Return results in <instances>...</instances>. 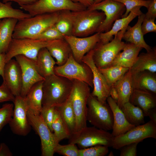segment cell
Returning <instances> with one entry per match:
<instances>
[{
  "mask_svg": "<svg viewBox=\"0 0 156 156\" xmlns=\"http://www.w3.org/2000/svg\"><path fill=\"white\" fill-rule=\"evenodd\" d=\"M43 81L38 82L30 89L24 97L28 112L34 114H40L42 107Z\"/></svg>",
  "mask_w": 156,
  "mask_h": 156,
  "instance_id": "obj_25",
  "label": "cell"
},
{
  "mask_svg": "<svg viewBox=\"0 0 156 156\" xmlns=\"http://www.w3.org/2000/svg\"><path fill=\"white\" fill-rule=\"evenodd\" d=\"M144 16L145 14L142 13L138 16V21L134 25L133 27L128 26L123 34L122 39L149 51L152 48L145 42L141 29V25Z\"/></svg>",
  "mask_w": 156,
  "mask_h": 156,
  "instance_id": "obj_22",
  "label": "cell"
},
{
  "mask_svg": "<svg viewBox=\"0 0 156 156\" xmlns=\"http://www.w3.org/2000/svg\"><path fill=\"white\" fill-rule=\"evenodd\" d=\"M121 109L130 124L137 126L144 123V116L142 110L129 101L125 103Z\"/></svg>",
  "mask_w": 156,
  "mask_h": 156,
  "instance_id": "obj_31",
  "label": "cell"
},
{
  "mask_svg": "<svg viewBox=\"0 0 156 156\" xmlns=\"http://www.w3.org/2000/svg\"><path fill=\"white\" fill-rule=\"evenodd\" d=\"M59 12L38 14L18 20L14 29L12 38H34L55 24L58 20Z\"/></svg>",
  "mask_w": 156,
  "mask_h": 156,
  "instance_id": "obj_2",
  "label": "cell"
},
{
  "mask_svg": "<svg viewBox=\"0 0 156 156\" xmlns=\"http://www.w3.org/2000/svg\"><path fill=\"white\" fill-rule=\"evenodd\" d=\"M12 5L10 1L3 3L0 1V20L10 18L19 20L32 16L28 13H24L20 9L14 8Z\"/></svg>",
  "mask_w": 156,
  "mask_h": 156,
  "instance_id": "obj_36",
  "label": "cell"
},
{
  "mask_svg": "<svg viewBox=\"0 0 156 156\" xmlns=\"http://www.w3.org/2000/svg\"><path fill=\"white\" fill-rule=\"evenodd\" d=\"M3 80L15 96L20 95L22 75L20 66L16 60L12 59L6 63Z\"/></svg>",
  "mask_w": 156,
  "mask_h": 156,
  "instance_id": "obj_19",
  "label": "cell"
},
{
  "mask_svg": "<svg viewBox=\"0 0 156 156\" xmlns=\"http://www.w3.org/2000/svg\"><path fill=\"white\" fill-rule=\"evenodd\" d=\"M20 6L21 8L28 12L32 16L63 10L75 11L87 8L82 5L73 2L70 0H38L32 4Z\"/></svg>",
  "mask_w": 156,
  "mask_h": 156,
  "instance_id": "obj_10",
  "label": "cell"
},
{
  "mask_svg": "<svg viewBox=\"0 0 156 156\" xmlns=\"http://www.w3.org/2000/svg\"><path fill=\"white\" fill-rule=\"evenodd\" d=\"M110 96L117 103L118 100V95L116 89L113 86H112L111 87L110 92Z\"/></svg>",
  "mask_w": 156,
  "mask_h": 156,
  "instance_id": "obj_51",
  "label": "cell"
},
{
  "mask_svg": "<svg viewBox=\"0 0 156 156\" xmlns=\"http://www.w3.org/2000/svg\"><path fill=\"white\" fill-rule=\"evenodd\" d=\"M141 7L137 6L134 8L127 17L121 18L116 21L108 31L100 33L99 42L105 44L109 42L113 38L114 36L120 31L126 28L134 18L142 13L140 10Z\"/></svg>",
  "mask_w": 156,
  "mask_h": 156,
  "instance_id": "obj_21",
  "label": "cell"
},
{
  "mask_svg": "<svg viewBox=\"0 0 156 156\" xmlns=\"http://www.w3.org/2000/svg\"><path fill=\"white\" fill-rule=\"evenodd\" d=\"M18 21L16 18H10L0 20V54L7 51Z\"/></svg>",
  "mask_w": 156,
  "mask_h": 156,
  "instance_id": "obj_30",
  "label": "cell"
},
{
  "mask_svg": "<svg viewBox=\"0 0 156 156\" xmlns=\"http://www.w3.org/2000/svg\"><path fill=\"white\" fill-rule=\"evenodd\" d=\"M51 127L53 132L59 142L62 140L69 138L70 135L59 110L56 107Z\"/></svg>",
  "mask_w": 156,
  "mask_h": 156,
  "instance_id": "obj_35",
  "label": "cell"
},
{
  "mask_svg": "<svg viewBox=\"0 0 156 156\" xmlns=\"http://www.w3.org/2000/svg\"><path fill=\"white\" fill-rule=\"evenodd\" d=\"M142 49L132 43H125L122 51L118 54L110 66L117 65L130 69L136 61Z\"/></svg>",
  "mask_w": 156,
  "mask_h": 156,
  "instance_id": "obj_26",
  "label": "cell"
},
{
  "mask_svg": "<svg viewBox=\"0 0 156 156\" xmlns=\"http://www.w3.org/2000/svg\"><path fill=\"white\" fill-rule=\"evenodd\" d=\"M35 62L38 73L44 79L55 74L56 62L46 47L40 50Z\"/></svg>",
  "mask_w": 156,
  "mask_h": 156,
  "instance_id": "obj_29",
  "label": "cell"
},
{
  "mask_svg": "<svg viewBox=\"0 0 156 156\" xmlns=\"http://www.w3.org/2000/svg\"><path fill=\"white\" fill-rule=\"evenodd\" d=\"M46 48L59 66L64 64L72 53L70 45L64 38L49 41Z\"/></svg>",
  "mask_w": 156,
  "mask_h": 156,
  "instance_id": "obj_23",
  "label": "cell"
},
{
  "mask_svg": "<svg viewBox=\"0 0 156 156\" xmlns=\"http://www.w3.org/2000/svg\"><path fill=\"white\" fill-rule=\"evenodd\" d=\"M72 87V80L55 74L46 78L43 83L42 105H62L69 99Z\"/></svg>",
  "mask_w": 156,
  "mask_h": 156,
  "instance_id": "obj_1",
  "label": "cell"
},
{
  "mask_svg": "<svg viewBox=\"0 0 156 156\" xmlns=\"http://www.w3.org/2000/svg\"><path fill=\"white\" fill-rule=\"evenodd\" d=\"M12 154L8 147L4 143L0 144V156H11Z\"/></svg>",
  "mask_w": 156,
  "mask_h": 156,
  "instance_id": "obj_47",
  "label": "cell"
},
{
  "mask_svg": "<svg viewBox=\"0 0 156 156\" xmlns=\"http://www.w3.org/2000/svg\"><path fill=\"white\" fill-rule=\"evenodd\" d=\"M126 28L119 31L109 42L102 44L98 42L93 49L94 62L98 69L111 66L118 54L122 51L125 43L122 41Z\"/></svg>",
  "mask_w": 156,
  "mask_h": 156,
  "instance_id": "obj_5",
  "label": "cell"
},
{
  "mask_svg": "<svg viewBox=\"0 0 156 156\" xmlns=\"http://www.w3.org/2000/svg\"><path fill=\"white\" fill-rule=\"evenodd\" d=\"M73 24L72 35L78 37L89 36L96 33L105 18L103 12L86 9L72 11Z\"/></svg>",
  "mask_w": 156,
  "mask_h": 156,
  "instance_id": "obj_3",
  "label": "cell"
},
{
  "mask_svg": "<svg viewBox=\"0 0 156 156\" xmlns=\"http://www.w3.org/2000/svg\"><path fill=\"white\" fill-rule=\"evenodd\" d=\"M104 0H94V3L95 4L98 3Z\"/></svg>",
  "mask_w": 156,
  "mask_h": 156,
  "instance_id": "obj_52",
  "label": "cell"
},
{
  "mask_svg": "<svg viewBox=\"0 0 156 156\" xmlns=\"http://www.w3.org/2000/svg\"><path fill=\"white\" fill-rule=\"evenodd\" d=\"M79 150L76 144L69 143L61 145L58 143L55 148L54 152L64 156H79Z\"/></svg>",
  "mask_w": 156,
  "mask_h": 156,
  "instance_id": "obj_41",
  "label": "cell"
},
{
  "mask_svg": "<svg viewBox=\"0 0 156 156\" xmlns=\"http://www.w3.org/2000/svg\"><path fill=\"white\" fill-rule=\"evenodd\" d=\"M55 25L47 28L33 39L49 41L64 38Z\"/></svg>",
  "mask_w": 156,
  "mask_h": 156,
  "instance_id": "obj_38",
  "label": "cell"
},
{
  "mask_svg": "<svg viewBox=\"0 0 156 156\" xmlns=\"http://www.w3.org/2000/svg\"><path fill=\"white\" fill-rule=\"evenodd\" d=\"M86 120L94 126L108 131L112 130L113 116L108 104H103L90 93L87 102Z\"/></svg>",
  "mask_w": 156,
  "mask_h": 156,
  "instance_id": "obj_7",
  "label": "cell"
},
{
  "mask_svg": "<svg viewBox=\"0 0 156 156\" xmlns=\"http://www.w3.org/2000/svg\"><path fill=\"white\" fill-rule=\"evenodd\" d=\"M139 142H134L126 145L120 150V156H136L137 155V146Z\"/></svg>",
  "mask_w": 156,
  "mask_h": 156,
  "instance_id": "obj_45",
  "label": "cell"
},
{
  "mask_svg": "<svg viewBox=\"0 0 156 156\" xmlns=\"http://www.w3.org/2000/svg\"><path fill=\"white\" fill-rule=\"evenodd\" d=\"M54 73L57 75L70 79L82 81L93 87V75L90 68L83 62H77L72 53L64 64L55 66Z\"/></svg>",
  "mask_w": 156,
  "mask_h": 156,
  "instance_id": "obj_9",
  "label": "cell"
},
{
  "mask_svg": "<svg viewBox=\"0 0 156 156\" xmlns=\"http://www.w3.org/2000/svg\"><path fill=\"white\" fill-rule=\"evenodd\" d=\"M87 9L101 10L104 13L105 19L96 31V33H99L110 30L114 22L121 18L126 10L123 4L114 0H104L93 4Z\"/></svg>",
  "mask_w": 156,
  "mask_h": 156,
  "instance_id": "obj_13",
  "label": "cell"
},
{
  "mask_svg": "<svg viewBox=\"0 0 156 156\" xmlns=\"http://www.w3.org/2000/svg\"><path fill=\"white\" fill-rule=\"evenodd\" d=\"M114 0L123 4L125 7V12L121 18L127 17L131 10L137 6H143L147 8L151 1V0Z\"/></svg>",
  "mask_w": 156,
  "mask_h": 156,
  "instance_id": "obj_40",
  "label": "cell"
},
{
  "mask_svg": "<svg viewBox=\"0 0 156 156\" xmlns=\"http://www.w3.org/2000/svg\"><path fill=\"white\" fill-rule=\"evenodd\" d=\"M155 18L144 17L141 25V29L144 35L151 32H156Z\"/></svg>",
  "mask_w": 156,
  "mask_h": 156,
  "instance_id": "obj_44",
  "label": "cell"
},
{
  "mask_svg": "<svg viewBox=\"0 0 156 156\" xmlns=\"http://www.w3.org/2000/svg\"><path fill=\"white\" fill-rule=\"evenodd\" d=\"M15 96L12 94L5 81L0 86V103L8 101L13 102Z\"/></svg>",
  "mask_w": 156,
  "mask_h": 156,
  "instance_id": "obj_43",
  "label": "cell"
},
{
  "mask_svg": "<svg viewBox=\"0 0 156 156\" xmlns=\"http://www.w3.org/2000/svg\"><path fill=\"white\" fill-rule=\"evenodd\" d=\"M114 154L112 151H111L109 153V156H114Z\"/></svg>",
  "mask_w": 156,
  "mask_h": 156,
  "instance_id": "obj_53",
  "label": "cell"
},
{
  "mask_svg": "<svg viewBox=\"0 0 156 156\" xmlns=\"http://www.w3.org/2000/svg\"><path fill=\"white\" fill-rule=\"evenodd\" d=\"M72 81L73 87L69 99L75 116L74 133L87 126V102L91 93L90 87L86 83L75 79Z\"/></svg>",
  "mask_w": 156,
  "mask_h": 156,
  "instance_id": "obj_4",
  "label": "cell"
},
{
  "mask_svg": "<svg viewBox=\"0 0 156 156\" xmlns=\"http://www.w3.org/2000/svg\"><path fill=\"white\" fill-rule=\"evenodd\" d=\"M129 70L132 74L144 71L153 73L156 72V48L154 47L146 53L139 55L137 59Z\"/></svg>",
  "mask_w": 156,
  "mask_h": 156,
  "instance_id": "obj_24",
  "label": "cell"
},
{
  "mask_svg": "<svg viewBox=\"0 0 156 156\" xmlns=\"http://www.w3.org/2000/svg\"><path fill=\"white\" fill-rule=\"evenodd\" d=\"M148 138L156 139V124L151 120L135 126L124 133L114 137L112 147L119 150L126 145L140 142Z\"/></svg>",
  "mask_w": 156,
  "mask_h": 156,
  "instance_id": "obj_12",
  "label": "cell"
},
{
  "mask_svg": "<svg viewBox=\"0 0 156 156\" xmlns=\"http://www.w3.org/2000/svg\"><path fill=\"white\" fill-rule=\"evenodd\" d=\"M129 101L140 108L144 116H148L150 120L156 124V94L134 89Z\"/></svg>",
  "mask_w": 156,
  "mask_h": 156,
  "instance_id": "obj_18",
  "label": "cell"
},
{
  "mask_svg": "<svg viewBox=\"0 0 156 156\" xmlns=\"http://www.w3.org/2000/svg\"><path fill=\"white\" fill-rule=\"evenodd\" d=\"M113 86L118 95V100L117 104L121 109L125 103L129 101L134 89L132 74L130 70Z\"/></svg>",
  "mask_w": 156,
  "mask_h": 156,
  "instance_id": "obj_28",
  "label": "cell"
},
{
  "mask_svg": "<svg viewBox=\"0 0 156 156\" xmlns=\"http://www.w3.org/2000/svg\"><path fill=\"white\" fill-rule=\"evenodd\" d=\"M93 49L86 53L82 61L90 68L93 75V90L91 94L103 104L106 103L107 98L110 96L111 86L107 83L102 73L94 64L93 59Z\"/></svg>",
  "mask_w": 156,
  "mask_h": 156,
  "instance_id": "obj_14",
  "label": "cell"
},
{
  "mask_svg": "<svg viewBox=\"0 0 156 156\" xmlns=\"http://www.w3.org/2000/svg\"><path fill=\"white\" fill-rule=\"evenodd\" d=\"M99 69L109 85L112 86L123 77L129 68L115 65Z\"/></svg>",
  "mask_w": 156,
  "mask_h": 156,
  "instance_id": "obj_34",
  "label": "cell"
},
{
  "mask_svg": "<svg viewBox=\"0 0 156 156\" xmlns=\"http://www.w3.org/2000/svg\"><path fill=\"white\" fill-rule=\"evenodd\" d=\"M13 112L9 123L10 129L14 134L25 136L30 132L31 126L27 116V108L25 99L21 95L15 96Z\"/></svg>",
  "mask_w": 156,
  "mask_h": 156,
  "instance_id": "obj_15",
  "label": "cell"
},
{
  "mask_svg": "<svg viewBox=\"0 0 156 156\" xmlns=\"http://www.w3.org/2000/svg\"><path fill=\"white\" fill-rule=\"evenodd\" d=\"M134 89L156 94V76L155 73L144 71L132 74Z\"/></svg>",
  "mask_w": 156,
  "mask_h": 156,
  "instance_id": "obj_27",
  "label": "cell"
},
{
  "mask_svg": "<svg viewBox=\"0 0 156 156\" xmlns=\"http://www.w3.org/2000/svg\"><path fill=\"white\" fill-rule=\"evenodd\" d=\"M38 0H2V2L5 3L8 2L14 1L18 3L19 6L27 5L32 4Z\"/></svg>",
  "mask_w": 156,
  "mask_h": 156,
  "instance_id": "obj_48",
  "label": "cell"
},
{
  "mask_svg": "<svg viewBox=\"0 0 156 156\" xmlns=\"http://www.w3.org/2000/svg\"><path fill=\"white\" fill-rule=\"evenodd\" d=\"M6 64L5 61V53L0 54V75L4 77V70Z\"/></svg>",
  "mask_w": 156,
  "mask_h": 156,
  "instance_id": "obj_49",
  "label": "cell"
},
{
  "mask_svg": "<svg viewBox=\"0 0 156 156\" xmlns=\"http://www.w3.org/2000/svg\"><path fill=\"white\" fill-rule=\"evenodd\" d=\"M55 107L42 105L40 114L44 121L50 130L53 132L51 125L53 121Z\"/></svg>",
  "mask_w": 156,
  "mask_h": 156,
  "instance_id": "obj_42",
  "label": "cell"
},
{
  "mask_svg": "<svg viewBox=\"0 0 156 156\" xmlns=\"http://www.w3.org/2000/svg\"><path fill=\"white\" fill-rule=\"evenodd\" d=\"M55 107L59 110L70 135L75 131L76 119L69 98L68 100L62 105Z\"/></svg>",
  "mask_w": 156,
  "mask_h": 156,
  "instance_id": "obj_32",
  "label": "cell"
},
{
  "mask_svg": "<svg viewBox=\"0 0 156 156\" xmlns=\"http://www.w3.org/2000/svg\"><path fill=\"white\" fill-rule=\"evenodd\" d=\"M72 2L79 3L87 8L94 3V0H70Z\"/></svg>",
  "mask_w": 156,
  "mask_h": 156,
  "instance_id": "obj_50",
  "label": "cell"
},
{
  "mask_svg": "<svg viewBox=\"0 0 156 156\" xmlns=\"http://www.w3.org/2000/svg\"><path fill=\"white\" fill-rule=\"evenodd\" d=\"M15 57L20 66L22 73V86L20 95L25 97L34 84L44 81L45 79L38 73L35 61L22 55Z\"/></svg>",
  "mask_w": 156,
  "mask_h": 156,
  "instance_id": "obj_16",
  "label": "cell"
},
{
  "mask_svg": "<svg viewBox=\"0 0 156 156\" xmlns=\"http://www.w3.org/2000/svg\"><path fill=\"white\" fill-rule=\"evenodd\" d=\"M107 101L113 113V123L111 133L114 137L124 133L135 126L128 122L121 109L110 96L107 98Z\"/></svg>",
  "mask_w": 156,
  "mask_h": 156,
  "instance_id": "obj_20",
  "label": "cell"
},
{
  "mask_svg": "<svg viewBox=\"0 0 156 156\" xmlns=\"http://www.w3.org/2000/svg\"><path fill=\"white\" fill-rule=\"evenodd\" d=\"M29 124L40 137L41 142V155L53 156L59 142L53 133L44 121L40 115L34 114L27 112Z\"/></svg>",
  "mask_w": 156,
  "mask_h": 156,
  "instance_id": "obj_11",
  "label": "cell"
},
{
  "mask_svg": "<svg viewBox=\"0 0 156 156\" xmlns=\"http://www.w3.org/2000/svg\"><path fill=\"white\" fill-rule=\"evenodd\" d=\"M49 42L26 38H12L5 53L6 63L18 55H23L36 61L40 50L46 47Z\"/></svg>",
  "mask_w": 156,
  "mask_h": 156,
  "instance_id": "obj_8",
  "label": "cell"
},
{
  "mask_svg": "<svg viewBox=\"0 0 156 156\" xmlns=\"http://www.w3.org/2000/svg\"><path fill=\"white\" fill-rule=\"evenodd\" d=\"M108 147L97 145L79 150V156H105L109 152Z\"/></svg>",
  "mask_w": 156,
  "mask_h": 156,
  "instance_id": "obj_37",
  "label": "cell"
},
{
  "mask_svg": "<svg viewBox=\"0 0 156 156\" xmlns=\"http://www.w3.org/2000/svg\"><path fill=\"white\" fill-rule=\"evenodd\" d=\"M73 24L72 11L63 10L59 12L58 20L55 25L63 36L72 35Z\"/></svg>",
  "mask_w": 156,
  "mask_h": 156,
  "instance_id": "obj_33",
  "label": "cell"
},
{
  "mask_svg": "<svg viewBox=\"0 0 156 156\" xmlns=\"http://www.w3.org/2000/svg\"><path fill=\"white\" fill-rule=\"evenodd\" d=\"M147 12L145 14V16L150 18H155L156 17V0L151 1L147 8Z\"/></svg>",
  "mask_w": 156,
  "mask_h": 156,
  "instance_id": "obj_46",
  "label": "cell"
},
{
  "mask_svg": "<svg viewBox=\"0 0 156 156\" xmlns=\"http://www.w3.org/2000/svg\"><path fill=\"white\" fill-rule=\"evenodd\" d=\"M14 105L7 103L0 108V131L6 125L9 124L12 116Z\"/></svg>",
  "mask_w": 156,
  "mask_h": 156,
  "instance_id": "obj_39",
  "label": "cell"
},
{
  "mask_svg": "<svg viewBox=\"0 0 156 156\" xmlns=\"http://www.w3.org/2000/svg\"><path fill=\"white\" fill-rule=\"evenodd\" d=\"M99 33H96L91 36L78 37L73 36H64V38L70 47L72 54L78 62H82L84 56L93 49L99 41Z\"/></svg>",
  "mask_w": 156,
  "mask_h": 156,
  "instance_id": "obj_17",
  "label": "cell"
},
{
  "mask_svg": "<svg viewBox=\"0 0 156 156\" xmlns=\"http://www.w3.org/2000/svg\"><path fill=\"white\" fill-rule=\"evenodd\" d=\"M114 137L111 133L94 126L83 128L71 134L69 143L77 145L80 149L97 145L112 147Z\"/></svg>",
  "mask_w": 156,
  "mask_h": 156,
  "instance_id": "obj_6",
  "label": "cell"
}]
</instances>
